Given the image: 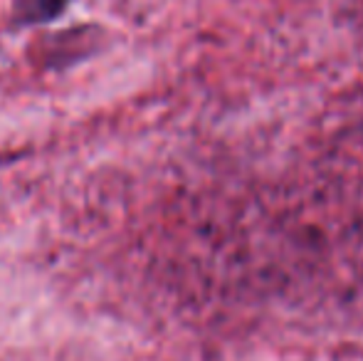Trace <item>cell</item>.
Segmentation results:
<instances>
[{
  "mask_svg": "<svg viewBox=\"0 0 363 361\" xmlns=\"http://www.w3.org/2000/svg\"><path fill=\"white\" fill-rule=\"evenodd\" d=\"M69 0H15V15L20 23H50L55 20Z\"/></svg>",
  "mask_w": 363,
  "mask_h": 361,
  "instance_id": "obj_1",
  "label": "cell"
}]
</instances>
